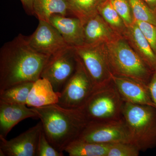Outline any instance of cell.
I'll return each mask as SVG.
<instances>
[{"label":"cell","mask_w":156,"mask_h":156,"mask_svg":"<svg viewBox=\"0 0 156 156\" xmlns=\"http://www.w3.org/2000/svg\"><path fill=\"white\" fill-rule=\"evenodd\" d=\"M50 57L30 46L27 37L19 34L5 43L0 50V91L41 78Z\"/></svg>","instance_id":"6da1fadb"},{"label":"cell","mask_w":156,"mask_h":156,"mask_svg":"<svg viewBox=\"0 0 156 156\" xmlns=\"http://www.w3.org/2000/svg\"><path fill=\"white\" fill-rule=\"evenodd\" d=\"M32 108L41 120L48 141L59 151H64L78 139L89 122L81 108H67L55 104Z\"/></svg>","instance_id":"7a4b0ae2"},{"label":"cell","mask_w":156,"mask_h":156,"mask_svg":"<svg viewBox=\"0 0 156 156\" xmlns=\"http://www.w3.org/2000/svg\"><path fill=\"white\" fill-rule=\"evenodd\" d=\"M109 62L113 75L133 79L148 86L154 71L120 37L107 44Z\"/></svg>","instance_id":"3957f363"},{"label":"cell","mask_w":156,"mask_h":156,"mask_svg":"<svg viewBox=\"0 0 156 156\" xmlns=\"http://www.w3.org/2000/svg\"><path fill=\"white\" fill-rule=\"evenodd\" d=\"M122 115L131 134L132 143L140 151L156 147V108L125 102Z\"/></svg>","instance_id":"277c9868"},{"label":"cell","mask_w":156,"mask_h":156,"mask_svg":"<svg viewBox=\"0 0 156 156\" xmlns=\"http://www.w3.org/2000/svg\"><path fill=\"white\" fill-rule=\"evenodd\" d=\"M125 102L112 81L95 89L81 108L89 122L113 121L122 119Z\"/></svg>","instance_id":"5b68a950"},{"label":"cell","mask_w":156,"mask_h":156,"mask_svg":"<svg viewBox=\"0 0 156 156\" xmlns=\"http://www.w3.org/2000/svg\"><path fill=\"white\" fill-rule=\"evenodd\" d=\"M95 85L99 89L111 83L113 74L109 62L107 44H85L74 48Z\"/></svg>","instance_id":"8992f818"},{"label":"cell","mask_w":156,"mask_h":156,"mask_svg":"<svg viewBox=\"0 0 156 156\" xmlns=\"http://www.w3.org/2000/svg\"><path fill=\"white\" fill-rule=\"evenodd\" d=\"M95 89L93 81L77 56L75 71L60 92L58 104L67 108H81Z\"/></svg>","instance_id":"52a82bcc"},{"label":"cell","mask_w":156,"mask_h":156,"mask_svg":"<svg viewBox=\"0 0 156 156\" xmlns=\"http://www.w3.org/2000/svg\"><path fill=\"white\" fill-rule=\"evenodd\" d=\"M78 139L106 144L119 142L132 143L130 131L123 118L113 121L89 122Z\"/></svg>","instance_id":"ba28073f"},{"label":"cell","mask_w":156,"mask_h":156,"mask_svg":"<svg viewBox=\"0 0 156 156\" xmlns=\"http://www.w3.org/2000/svg\"><path fill=\"white\" fill-rule=\"evenodd\" d=\"M77 56L74 48L69 47L50 56L43 69L41 78L50 81L56 92H60L74 72Z\"/></svg>","instance_id":"9c48e42d"},{"label":"cell","mask_w":156,"mask_h":156,"mask_svg":"<svg viewBox=\"0 0 156 156\" xmlns=\"http://www.w3.org/2000/svg\"><path fill=\"white\" fill-rule=\"evenodd\" d=\"M35 31L27 37L30 46L38 53L50 57L69 47L61 34L50 23L39 20Z\"/></svg>","instance_id":"30bf717a"},{"label":"cell","mask_w":156,"mask_h":156,"mask_svg":"<svg viewBox=\"0 0 156 156\" xmlns=\"http://www.w3.org/2000/svg\"><path fill=\"white\" fill-rule=\"evenodd\" d=\"M43 130L41 122L9 140L0 136V156H37L38 144Z\"/></svg>","instance_id":"8fae6325"},{"label":"cell","mask_w":156,"mask_h":156,"mask_svg":"<svg viewBox=\"0 0 156 156\" xmlns=\"http://www.w3.org/2000/svg\"><path fill=\"white\" fill-rule=\"evenodd\" d=\"M112 81L125 102L155 108L148 86L133 79L113 75Z\"/></svg>","instance_id":"7c38bea8"},{"label":"cell","mask_w":156,"mask_h":156,"mask_svg":"<svg viewBox=\"0 0 156 156\" xmlns=\"http://www.w3.org/2000/svg\"><path fill=\"white\" fill-rule=\"evenodd\" d=\"M49 23L58 30L70 47L75 48L85 44L84 26L77 17L54 14L50 17Z\"/></svg>","instance_id":"4fadbf2b"},{"label":"cell","mask_w":156,"mask_h":156,"mask_svg":"<svg viewBox=\"0 0 156 156\" xmlns=\"http://www.w3.org/2000/svg\"><path fill=\"white\" fill-rule=\"evenodd\" d=\"M37 118L27 105L7 103L0 101V136L6 138L14 126L25 119Z\"/></svg>","instance_id":"5bb4252c"},{"label":"cell","mask_w":156,"mask_h":156,"mask_svg":"<svg viewBox=\"0 0 156 156\" xmlns=\"http://www.w3.org/2000/svg\"><path fill=\"white\" fill-rule=\"evenodd\" d=\"M130 47L153 71L156 69V56L146 38L134 23L127 27L123 36Z\"/></svg>","instance_id":"9a60e30c"},{"label":"cell","mask_w":156,"mask_h":156,"mask_svg":"<svg viewBox=\"0 0 156 156\" xmlns=\"http://www.w3.org/2000/svg\"><path fill=\"white\" fill-rule=\"evenodd\" d=\"M83 26L86 44H108L122 37L113 30L99 13L89 19Z\"/></svg>","instance_id":"2e32d148"},{"label":"cell","mask_w":156,"mask_h":156,"mask_svg":"<svg viewBox=\"0 0 156 156\" xmlns=\"http://www.w3.org/2000/svg\"><path fill=\"white\" fill-rule=\"evenodd\" d=\"M60 95L48 79L40 78L34 82L26 105L28 107L38 108L58 104Z\"/></svg>","instance_id":"e0dca14e"},{"label":"cell","mask_w":156,"mask_h":156,"mask_svg":"<svg viewBox=\"0 0 156 156\" xmlns=\"http://www.w3.org/2000/svg\"><path fill=\"white\" fill-rule=\"evenodd\" d=\"M34 16L39 20L49 23L54 14L69 16L68 0H34Z\"/></svg>","instance_id":"ac0fdd59"},{"label":"cell","mask_w":156,"mask_h":156,"mask_svg":"<svg viewBox=\"0 0 156 156\" xmlns=\"http://www.w3.org/2000/svg\"><path fill=\"white\" fill-rule=\"evenodd\" d=\"M106 0H68L69 16L77 17L83 25L98 14L99 7Z\"/></svg>","instance_id":"d6986e66"},{"label":"cell","mask_w":156,"mask_h":156,"mask_svg":"<svg viewBox=\"0 0 156 156\" xmlns=\"http://www.w3.org/2000/svg\"><path fill=\"white\" fill-rule=\"evenodd\" d=\"M108 146L77 139L71 143L64 151L69 156H106Z\"/></svg>","instance_id":"ffe728a7"},{"label":"cell","mask_w":156,"mask_h":156,"mask_svg":"<svg viewBox=\"0 0 156 156\" xmlns=\"http://www.w3.org/2000/svg\"><path fill=\"white\" fill-rule=\"evenodd\" d=\"M34 82H25L0 91V101L11 104H27Z\"/></svg>","instance_id":"44dd1931"},{"label":"cell","mask_w":156,"mask_h":156,"mask_svg":"<svg viewBox=\"0 0 156 156\" xmlns=\"http://www.w3.org/2000/svg\"><path fill=\"white\" fill-rule=\"evenodd\" d=\"M98 13L115 32L123 37L127 27L117 11L111 0H106L99 7Z\"/></svg>","instance_id":"7402d4cb"},{"label":"cell","mask_w":156,"mask_h":156,"mask_svg":"<svg viewBox=\"0 0 156 156\" xmlns=\"http://www.w3.org/2000/svg\"><path fill=\"white\" fill-rule=\"evenodd\" d=\"M135 21L149 23L156 25V13L142 0H128Z\"/></svg>","instance_id":"603a6c76"},{"label":"cell","mask_w":156,"mask_h":156,"mask_svg":"<svg viewBox=\"0 0 156 156\" xmlns=\"http://www.w3.org/2000/svg\"><path fill=\"white\" fill-rule=\"evenodd\" d=\"M140 151L131 143L119 142L109 144L106 156H137Z\"/></svg>","instance_id":"cb8c5ba5"},{"label":"cell","mask_w":156,"mask_h":156,"mask_svg":"<svg viewBox=\"0 0 156 156\" xmlns=\"http://www.w3.org/2000/svg\"><path fill=\"white\" fill-rule=\"evenodd\" d=\"M114 8L127 27L134 24V20L128 0H111Z\"/></svg>","instance_id":"d4e9b609"},{"label":"cell","mask_w":156,"mask_h":156,"mask_svg":"<svg viewBox=\"0 0 156 156\" xmlns=\"http://www.w3.org/2000/svg\"><path fill=\"white\" fill-rule=\"evenodd\" d=\"M63 152L59 151L50 144L42 130L38 144L37 156H63Z\"/></svg>","instance_id":"484cf974"},{"label":"cell","mask_w":156,"mask_h":156,"mask_svg":"<svg viewBox=\"0 0 156 156\" xmlns=\"http://www.w3.org/2000/svg\"><path fill=\"white\" fill-rule=\"evenodd\" d=\"M134 22L142 31L156 56V25L143 21Z\"/></svg>","instance_id":"4316f807"},{"label":"cell","mask_w":156,"mask_h":156,"mask_svg":"<svg viewBox=\"0 0 156 156\" xmlns=\"http://www.w3.org/2000/svg\"><path fill=\"white\" fill-rule=\"evenodd\" d=\"M149 90L152 99L156 108V69L153 73L152 76L148 84Z\"/></svg>","instance_id":"83f0119b"},{"label":"cell","mask_w":156,"mask_h":156,"mask_svg":"<svg viewBox=\"0 0 156 156\" xmlns=\"http://www.w3.org/2000/svg\"><path fill=\"white\" fill-rule=\"evenodd\" d=\"M26 13L28 15L34 16L33 8L34 0H20Z\"/></svg>","instance_id":"f1b7e54d"},{"label":"cell","mask_w":156,"mask_h":156,"mask_svg":"<svg viewBox=\"0 0 156 156\" xmlns=\"http://www.w3.org/2000/svg\"><path fill=\"white\" fill-rule=\"evenodd\" d=\"M153 11L156 13V0H142Z\"/></svg>","instance_id":"f546056e"}]
</instances>
